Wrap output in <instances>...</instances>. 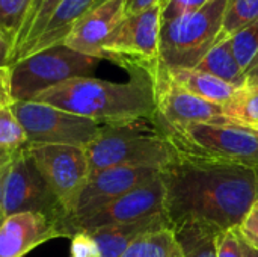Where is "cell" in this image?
Masks as SVG:
<instances>
[{"mask_svg":"<svg viewBox=\"0 0 258 257\" xmlns=\"http://www.w3.org/2000/svg\"><path fill=\"white\" fill-rule=\"evenodd\" d=\"M195 68L203 73L212 74L236 88L246 86V74L242 70L240 64L231 48L230 39L218 41L206 53V56L198 62V65Z\"/></svg>","mask_w":258,"mask_h":257,"instance_id":"19","label":"cell"},{"mask_svg":"<svg viewBox=\"0 0 258 257\" xmlns=\"http://www.w3.org/2000/svg\"><path fill=\"white\" fill-rule=\"evenodd\" d=\"M27 153L59 201L65 215H74L91 176L85 148L71 145H27Z\"/></svg>","mask_w":258,"mask_h":257,"instance_id":"8","label":"cell"},{"mask_svg":"<svg viewBox=\"0 0 258 257\" xmlns=\"http://www.w3.org/2000/svg\"><path fill=\"white\" fill-rule=\"evenodd\" d=\"M159 176V170L144 167H112L91 173L70 218L91 214Z\"/></svg>","mask_w":258,"mask_h":257,"instance_id":"13","label":"cell"},{"mask_svg":"<svg viewBox=\"0 0 258 257\" xmlns=\"http://www.w3.org/2000/svg\"><path fill=\"white\" fill-rule=\"evenodd\" d=\"M130 80L116 83L95 77H74L39 92L32 101L51 105L103 126L156 121L151 74L142 67L125 68Z\"/></svg>","mask_w":258,"mask_h":257,"instance_id":"2","label":"cell"},{"mask_svg":"<svg viewBox=\"0 0 258 257\" xmlns=\"http://www.w3.org/2000/svg\"><path fill=\"white\" fill-rule=\"evenodd\" d=\"M91 173L112 167L165 170L180 156L172 141L154 121L103 126L100 135L85 147Z\"/></svg>","mask_w":258,"mask_h":257,"instance_id":"3","label":"cell"},{"mask_svg":"<svg viewBox=\"0 0 258 257\" xmlns=\"http://www.w3.org/2000/svg\"><path fill=\"white\" fill-rule=\"evenodd\" d=\"M124 17L125 0H104L74 24L63 44L74 52L103 59V45Z\"/></svg>","mask_w":258,"mask_h":257,"instance_id":"15","label":"cell"},{"mask_svg":"<svg viewBox=\"0 0 258 257\" xmlns=\"http://www.w3.org/2000/svg\"><path fill=\"white\" fill-rule=\"evenodd\" d=\"M11 165V164H9ZM8 168L0 170V226L5 221V214H3V182H5V176H6Z\"/></svg>","mask_w":258,"mask_h":257,"instance_id":"35","label":"cell"},{"mask_svg":"<svg viewBox=\"0 0 258 257\" xmlns=\"http://www.w3.org/2000/svg\"><path fill=\"white\" fill-rule=\"evenodd\" d=\"M9 50H11L9 42L3 36H0V73L11 68V65H9Z\"/></svg>","mask_w":258,"mask_h":257,"instance_id":"33","label":"cell"},{"mask_svg":"<svg viewBox=\"0 0 258 257\" xmlns=\"http://www.w3.org/2000/svg\"><path fill=\"white\" fill-rule=\"evenodd\" d=\"M14 98L11 92V68L0 73V108L12 106Z\"/></svg>","mask_w":258,"mask_h":257,"instance_id":"31","label":"cell"},{"mask_svg":"<svg viewBox=\"0 0 258 257\" xmlns=\"http://www.w3.org/2000/svg\"><path fill=\"white\" fill-rule=\"evenodd\" d=\"M174 233L183 248L184 257H216L215 233L198 229H184Z\"/></svg>","mask_w":258,"mask_h":257,"instance_id":"25","label":"cell"},{"mask_svg":"<svg viewBox=\"0 0 258 257\" xmlns=\"http://www.w3.org/2000/svg\"><path fill=\"white\" fill-rule=\"evenodd\" d=\"M12 111L27 136V145L88 147L103 124L38 101H15Z\"/></svg>","mask_w":258,"mask_h":257,"instance_id":"7","label":"cell"},{"mask_svg":"<svg viewBox=\"0 0 258 257\" xmlns=\"http://www.w3.org/2000/svg\"><path fill=\"white\" fill-rule=\"evenodd\" d=\"M168 2H169V0H162V6H163V5H166Z\"/></svg>","mask_w":258,"mask_h":257,"instance_id":"38","label":"cell"},{"mask_svg":"<svg viewBox=\"0 0 258 257\" xmlns=\"http://www.w3.org/2000/svg\"><path fill=\"white\" fill-rule=\"evenodd\" d=\"M160 179L165 215L174 232L231 230L258 198V167L180 153Z\"/></svg>","mask_w":258,"mask_h":257,"instance_id":"1","label":"cell"},{"mask_svg":"<svg viewBox=\"0 0 258 257\" xmlns=\"http://www.w3.org/2000/svg\"><path fill=\"white\" fill-rule=\"evenodd\" d=\"M3 170H5V168H3Z\"/></svg>","mask_w":258,"mask_h":257,"instance_id":"39","label":"cell"},{"mask_svg":"<svg viewBox=\"0 0 258 257\" xmlns=\"http://www.w3.org/2000/svg\"><path fill=\"white\" fill-rule=\"evenodd\" d=\"M162 229H171L165 214L135 223L101 227L88 233H91L95 239L101 257H121L139 236Z\"/></svg>","mask_w":258,"mask_h":257,"instance_id":"16","label":"cell"},{"mask_svg":"<svg viewBox=\"0 0 258 257\" xmlns=\"http://www.w3.org/2000/svg\"><path fill=\"white\" fill-rule=\"evenodd\" d=\"M159 127L180 153L258 167V130L251 127L236 123H194L180 127Z\"/></svg>","mask_w":258,"mask_h":257,"instance_id":"5","label":"cell"},{"mask_svg":"<svg viewBox=\"0 0 258 257\" xmlns=\"http://www.w3.org/2000/svg\"><path fill=\"white\" fill-rule=\"evenodd\" d=\"M104 0H62L60 5L56 8L53 15L50 17L48 23L39 33V36L27 47L23 53L21 59L50 48L57 44H63L67 35L71 32L74 24L92 8L100 5ZM20 59V61H21Z\"/></svg>","mask_w":258,"mask_h":257,"instance_id":"17","label":"cell"},{"mask_svg":"<svg viewBox=\"0 0 258 257\" xmlns=\"http://www.w3.org/2000/svg\"><path fill=\"white\" fill-rule=\"evenodd\" d=\"M222 112L236 124L258 130V86L240 88L230 101L222 105Z\"/></svg>","mask_w":258,"mask_h":257,"instance_id":"21","label":"cell"},{"mask_svg":"<svg viewBox=\"0 0 258 257\" xmlns=\"http://www.w3.org/2000/svg\"><path fill=\"white\" fill-rule=\"evenodd\" d=\"M101 59L57 44L11 65V92L15 101L33 100L39 92L74 77H89Z\"/></svg>","mask_w":258,"mask_h":257,"instance_id":"6","label":"cell"},{"mask_svg":"<svg viewBox=\"0 0 258 257\" xmlns=\"http://www.w3.org/2000/svg\"><path fill=\"white\" fill-rule=\"evenodd\" d=\"M258 18V0H228L219 39H230Z\"/></svg>","mask_w":258,"mask_h":257,"instance_id":"22","label":"cell"},{"mask_svg":"<svg viewBox=\"0 0 258 257\" xmlns=\"http://www.w3.org/2000/svg\"><path fill=\"white\" fill-rule=\"evenodd\" d=\"M246 86H258V55L246 71Z\"/></svg>","mask_w":258,"mask_h":257,"instance_id":"34","label":"cell"},{"mask_svg":"<svg viewBox=\"0 0 258 257\" xmlns=\"http://www.w3.org/2000/svg\"><path fill=\"white\" fill-rule=\"evenodd\" d=\"M70 256L71 257H101L100 248L88 232H77L71 236L70 244Z\"/></svg>","mask_w":258,"mask_h":257,"instance_id":"30","label":"cell"},{"mask_svg":"<svg viewBox=\"0 0 258 257\" xmlns=\"http://www.w3.org/2000/svg\"><path fill=\"white\" fill-rule=\"evenodd\" d=\"M162 67L174 83L210 103L222 106L230 101L233 95L240 89L197 68H168L165 65Z\"/></svg>","mask_w":258,"mask_h":257,"instance_id":"18","label":"cell"},{"mask_svg":"<svg viewBox=\"0 0 258 257\" xmlns=\"http://www.w3.org/2000/svg\"><path fill=\"white\" fill-rule=\"evenodd\" d=\"M236 230L249 247L258 251V198L243 217L242 223L236 227Z\"/></svg>","mask_w":258,"mask_h":257,"instance_id":"28","label":"cell"},{"mask_svg":"<svg viewBox=\"0 0 258 257\" xmlns=\"http://www.w3.org/2000/svg\"><path fill=\"white\" fill-rule=\"evenodd\" d=\"M209 2L210 0H169L166 5L162 6L160 20L162 21H169V20L178 18L181 15L195 12V11L201 9Z\"/></svg>","mask_w":258,"mask_h":257,"instance_id":"29","label":"cell"},{"mask_svg":"<svg viewBox=\"0 0 258 257\" xmlns=\"http://www.w3.org/2000/svg\"><path fill=\"white\" fill-rule=\"evenodd\" d=\"M154 83L156 123L165 127H180L194 123H234L224 115L222 106L203 100L174 83L160 62L147 70Z\"/></svg>","mask_w":258,"mask_h":257,"instance_id":"12","label":"cell"},{"mask_svg":"<svg viewBox=\"0 0 258 257\" xmlns=\"http://www.w3.org/2000/svg\"><path fill=\"white\" fill-rule=\"evenodd\" d=\"M27 147V136L12 106L0 108V153L15 155Z\"/></svg>","mask_w":258,"mask_h":257,"instance_id":"24","label":"cell"},{"mask_svg":"<svg viewBox=\"0 0 258 257\" xmlns=\"http://www.w3.org/2000/svg\"><path fill=\"white\" fill-rule=\"evenodd\" d=\"M56 238H71L67 224L38 212L6 217L0 226V257H23Z\"/></svg>","mask_w":258,"mask_h":257,"instance_id":"14","label":"cell"},{"mask_svg":"<svg viewBox=\"0 0 258 257\" xmlns=\"http://www.w3.org/2000/svg\"><path fill=\"white\" fill-rule=\"evenodd\" d=\"M228 0H210L201 9L162 21L159 62L168 68H195L218 42Z\"/></svg>","mask_w":258,"mask_h":257,"instance_id":"4","label":"cell"},{"mask_svg":"<svg viewBox=\"0 0 258 257\" xmlns=\"http://www.w3.org/2000/svg\"><path fill=\"white\" fill-rule=\"evenodd\" d=\"M230 42L242 70L246 74L248 68L252 65L258 55V18L231 36Z\"/></svg>","mask_w":258,"mask_h":257,"instance_id":"26","label":"cell"},{"mask_svg":"<svg viewBox=\"0 0 258 257\" xmlns=\"http://www.w3.org/2000/svg\"><path fill=\"white\" fill-rule=\"evenodd\" d=\"M162 3L145 11L125 15L103 45V59L124 68L142 67L145 70L159 62V38Z\"/></svg>","mask_w":258,"mask_h":257,"instance_id":"9","label":"cell"},{"mask_svg":"<svg viewBox=\"0 0 258 257\" xmlns=\"http://www.w3.org/2000/svg\"><path fill=\"white\" fill-rule=\"evenodd\" d=\"M21 212H38L65 224L68 220L29 156L27 147L14 156L3 182L5 218Z\"/></svg>","mask_w":258,"mask_h":257,"instance_id":"10","label":"cell"},{"mask_svg":"<svg viewBox=\"0 0 258 257\" xmlns=\"http://www.w3.org/2000/svg\"><path fill=\"white\" fill-rule=\"evenodd\" d=\"M0 36H2V35H0Z\"/></svg>","mask_w":258,"mask_h":257,"instance_id":"40","label":"cell"},{"mask_svg":"<svg viewBox=\"0 0 258 257\" xmlns=\"http://www.w3.org/2000/svg\"><path fill=\"white\" fill-rule=\"evenodd\" d=\"M162 0H125V15L145 11L151 6L160 5Z\"/></svg>","mask_w":258,"mask_h":257,"instance_id":"32","label":"cell"},{"mask_svg":"<svg viewBox=\"0 0 258 257\" xmlns=\"http://www.w3.org/2000/svg\"><path fill=\"white\" fill-rule=\"evenodd\" d=\"M39 3H41V0H33V3H32V8H30V11H29V14H27V18H29V17H30V15L35 12V9L38 8V5H39ZM27 18L24 20V23L27 21ZM24 23H23V24H24Z\"/></svg>","mask_w":258,"mask_h":257,"instance_id":"37","label":"cell"},{"mask_svg":"<svg viewBox=\"0 0 258 257\" xmlns=\"http://www.w3.org/2000/svg\"><path fill=\"white\" fill-rule=\"evenodd\" d=\"M216 257H243L240 238L236 227L231 230L221 232L215 236Z\"/></svg>","mask_w":258,"mask_h":257,"instance_id":"27","label":"cell"},{"mask_svg":"<svg viewBox=\"0 0 258 257\" xmlns=\"http://www.w3.org/2000/svg\"><path fill=\"white\" fill-rule=\"evenodd\" d=\"M239 235V233H237ZM239 238H240V235H239ZM240 245H242V251H243V257H258V251L257 250H254L252 247H249L242 238H240Z\"/></svg>","mask_w":258,"mask_h":257,"instance_id":"36","label":"cell"},{"mask_svg":"<svg viewBox=\"0 0 258 257\" xmlns=\"http://www.w3.org/2000/svg\"><path fill=\"white\" fill-rule=\"evenodd\" d=\"M160 214H165V188L159 176L91 214L68 218L67 229L73 236L77 232L135 223Z\"/></svg>","mask_w":258,"mask_h":257,"instance_id":"11","label":"cell"},{"mask_svg":"<svg viewBox=\"0 0 258 257\" xmlns=\"http://www.w3.org/2000/svg\"><path fill=\"white\" fill-rule=\"evenodd\" d=\"M33 0H0V35L11 47L27 18Z\"/></svg>","mask_w":258,"mask_h":257,"instance_id":"23","label":"cell"},{"mask_svg":"<svg viewBox=\"0 0 258 257\" xmlns=\"http://www.w3.org/2000/svg\"><path fill=\"white\" fill-rule=\"evenodd\" d=\"M121 257H184L172 229H162L139 236Z\"/></svg>","mask_w":258,"mask_h":257,"instance_id":"20","label":"cell"}]
</instances>
